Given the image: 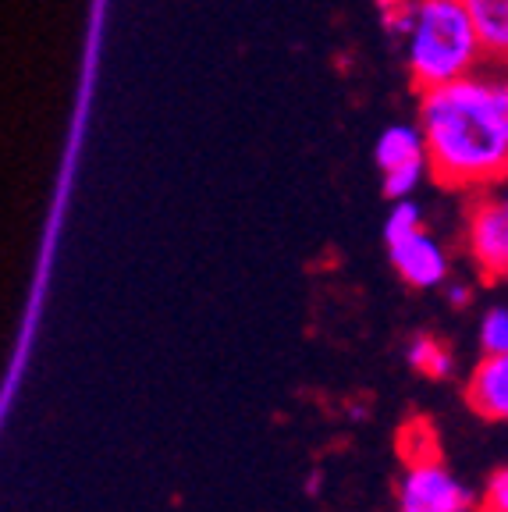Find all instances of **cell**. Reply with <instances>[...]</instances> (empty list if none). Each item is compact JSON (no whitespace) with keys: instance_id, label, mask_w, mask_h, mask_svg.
Returning a JSON list of instances; mask_svg holds the SVG:
<instances>
[{"instance_id":"cell-12","label":"cell","mask_w":508,"mask_h":512,"mask_svg":"<svg viewBox=\"0 0 508 512\" xmlns=\"http://www.w3.org/2000/svg\"><path fill=\"white\" fill-rule=\"evenodd\" d=\"M480 345H484V352H508V306H494L484 313Z\"/></svg>"},{"instance_id":"cell-9","label":"cell","mask_w":508,"mask_h":512,"mask_svg":"<svg viewBox=\"0 0 508 512\" xmlns=\"http://www.w3.org/2000/svg\"><path fill=\"white\" fill-rule=\"evenodd\" d=\"M409 363H413L416 374L430 377V381H445L455 370L452 349L434 335H416L413 342H409Z\"/></svg>"},{"instance_id":"cell-15","label":"cell","mask_w":508,"mask_h":512,"mask_svg":"<svg viewBox=\"0 0 508 512\" xmlns=\"http://www.w3.org/2000/svg\"><path fill=\"white\" fill-rule=\"evenodd\" d=\"M494 192H498V196H501V203H505V210H508V182H501Z\"/></svg>"},{"instance_id":"cell-13","label":"cell","mask_w":508,"mask_h":512,"mask_svg":"<svg viewBox=\"0 0 508 512\" xmlns=\"http://www.w3.org/2000/svg\"><path fill=\"white\" fill-rule=\"evenodd\" d=\"M477 512H508V466L491 473L484 495L477 502Z\"/></svg>"},{"instance_id":"cell-11","label":"cell","mask_w":508,"mask_h":512,"mask_svg":"<svg viewBox=\"0 0 508 512\" xmlns=\"http://www.w3.org/2000/svg\"><path fill=\"white\" fill-rule=\"evenodd\" d=\"M416 15H420V0H377V18L391 40H402L413 32Z\"/></svg>"},{"instance_id":"cell-1","label":"cell","mask_w":508,"mask_h":512,"mask_svg":"<svg viewBox=\"0 0 508 512\" xmlns=\"http://www.w3.org/2000/svg\"><path fill=\"white\" fill-rule=\"evenodd\" d=\"M430 178L452 192L508 182V75L473 72L420 93Z\"/></svg>"},{"instance_id":"cell-14","label":"cell","mask_w":508,"mask_h":512,"mask_svg":"<svg viewBox=\"0 0 508 512\" xmlns=\"http://www.w3.org/2000/svg\"><path fill=\"white\" fill-rule=\"evenodd\" d=\"M448 299H452V306H466L469 303V288L466 285H448Z\"/></svg>"},{"instance_id":"cell-3","label":"cell","mask_w":508,"mask_h":512,"mask_svg":"<svg viewBox=\"0 0 508 512\" xmlns=\"http://www.w3.org/2000/svg\"><path fill=\"white\" fill-rule=\"evenodd\" d=\"M384 242L388 256L395 264L398 278L416 292L445 285L448 278V256L423 228V214L413 200H398L395 210L384 221Z\"/></svg>"},{"instance_id":"cell-6","label":"cell","mask_w":508,"mask_h":512,"mask_svg":"<svg viewBox=\"0 0 508 512\" xmlns=\"http://www.w3.org/2000/svg\"><path fill=\"white\" fill-rule=\"evenodd\" d=\"M466 249L487 281H508V210L494 189L477 192L469 203Z\"/></svg>"},{"instance_id":"cell-8","label":"cell","mask_w":508,"mask_h":512,"mask_svg":"<svg viewBox=\"0 0 508 512\" xmlns=\"http://www.w3.org/2000/svg\"><path fill=\"white\" fill-rule=\"evenodd\" d=\"M484 43V57L508 64V0H462Z\"/></svg>"},{"instance_id":"cell-10","label":"cell","mask_w":508,"mask_h":512,"mask_svg":"<svg viewBox=\"0 0 508 512\" xmlns=\"http://www.w3.org/2000/svg\"><path fill=\"white\" fill-rule=\"evenodd\" d=\"M398 448H402L405 463H420V459H437V441H434V427L423 416H413L409 424L402 427V438H398Z\"/></svg>"},{"instance_id":"cell-2","label":"cell","mask_w":508,"mask_h":512,"mask_svg":"<svg viewBox=\"0 0 508 512\" xmlns=\"http://www.w3.org/2000/svg\"><path fill=\"white\" fill-rule=\"evenodd\" d=\"M484 43L462 0H420L413 32L405 36V72L416 93L448 86L480 68Z\"/></svg>"},{"instance_id":"cell-7","label":"cell","mask_w":508,"mask_h":512,"mask_svg":"<svg viewBox=\"0 0 508 512\" xmlns=\"http://www.w3.org/2000/svg\"><path fill=\"white\" fill-rule=\"evenodd\" d=\"M466 406L484 420H508V352H484L466 381Z\"/></svg>"},{"instance_id":"cell-5","label":"cell","mask_w":508,"mask_h":512,"mask_svg":"<svg viewBox=\"0 0 508 512\" xmlns=\"http://www.w3.org/2000/svg\"><path fill=\"white\" fill-rule=\"evenodd\" d=\"M398 512H477V502L437 456L405 463L398 484Z\"/></svg>"},{"instance_id":"cell-4","label":"cell","mask_w":508,"mask_h":512,"mask_svg":"<svg viewBox=\"0 0 508 512\" xmlns=\"http://www.w3.org/2000/svg\"><path fill=\"white\" fill-rule=\"evenodd\" d=\"M377 168H381V189L388 200H409L413 189L430 175L427 139L420 125H391L381 132L374 146Z\"/></svg>"}]
</instances>
